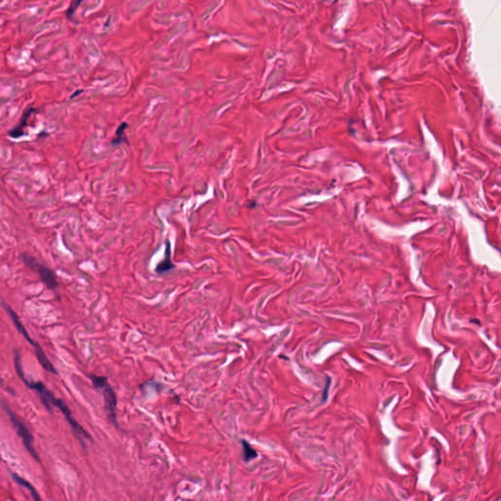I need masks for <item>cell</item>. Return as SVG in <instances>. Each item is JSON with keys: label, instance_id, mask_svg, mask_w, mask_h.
I'll use <instances>...</instances> for the list:
<instances>
[{"label": "cell", "instance_id": "cell-10", "mask_svg": "<svg viewBox=\"0 0 501 501\" xmlns=\"http://www.w3.org/2000/svg\"><path fill=\"white\" fill-rule=\"evenodd\" d=\"M127 128H128V124L125 123V122H123V123H121L119 125L116 133V137L113 139V144H118L119 142H121V137L123 136L124 130L127 129Z\"/></svg>", "mask_w": 501, "mask_h": 501}, {"label": "cell", "instance_id": "cell-8", "mask_svg": "<svg viewBox=\"0 0 501 501\" xmlns=\"http://www.w3.org/2000/svg\"><path fill=\"white\" fill-rule=\"evenodd\" d=\"M11 475H12V477H13V480H14L18 484H20V485H22V486L26 487V488L31 492L32 497L34 498V500H35V501H41V498H40L39 493L38 492V490L35 488V486H34L32 483H30V482H29L28 481H26L24 478H21L19 475L15 474V473H11Z\"/></svg>", "mask_w": 501, "mask_h": 501}, {"label": "cell", "instance_id": "cell-9", "mask_svg": "<svg viewBox=\"0 0 501 501\" xmlns=\"http://www.w3.org/2000/svg\"><path fill=\"white\" fill-rule=\"evenodd\" d=\"M241 443H242L243 451H244V460L246 462H249V461L258 457V453H257L256 449L250 446V444L248 442H246L245 440H242Z\"/></svg>", "mask_w": 501, "mask_h": 501}, {"label": "cell", "instance_id": "cell-6", "mask_svg": "<svg viewBox=\"0 0 501 501\" xmlns=\"http://www.w3.org/2000/svg\"><path fill=\"white\" fill-rule=\"evenodd\" d=\"M35 111H36V110H35L34 108H32V109H29V110L25 113V115L23 116V118H22L21 122L19 123L18 127H16L14 130H12V131H10V132H9V136H10V137H12V138H15V139H16V138H19V137H21V136H23V135H24V129L27 127L28 119H29V117L31 116V115H32Z\"/></svg>", "mask_w": 501, "mask_h": 501}, {"label": "cell", "instance_id": "cell-2", "mask_svg": "<svg viewBox=\"0 0 501 501\" xmlns=\"http://www.w3.org/2000/svg\"><path fill=\"white\" fill-rule=\"evenodd\" d=\"M21 260L28 269L39 274L40 280L49 290H55L58 288L59 283L57 276L51 269L40 264L37 259L28 254H22Z\"/></svg>", "mask_w": 501, "mask_h": 501}, {"label": "cell", "instance_id": "cell-1", "mask_svg": "<svg viewBox=\"0 0 501 501\" xmlns=\"http://www.w3.org/2000/svg\"><path fill=\"white\" fill-rule=\"evenodd\" d=\"M89 378L92 382L93 387L100 391L104 398L105 409L107 411V415L111 423L115 426H117L116 421V396L114 389L108 383V378L104 376H98L95 374H90Z\"/></svg>", "mask_w": 501, "mask_h": 501}, {"label": "cell", "instance_id": "cell-3", "mask_svg": "<svg viewBox=\"0 0 501 501\" xmlns=\"http://www.w3.org/2000/svg\"><path fill=\"white\" fill-rule=\"evenodd\" d=\"M2 405L6 411V413L8 414L11 422H12V425L13 427L15 428V431L16 433L18 434V436L22 439L23 441V443L26 447V449L30 452V454L37 460V461H39V457L34 447V437L31 433V431L29 430V428L26 426V424L10 409V407L2 403Z\"/></svg>", "mask_w": 501, "mask_h": 501}, {"label": "cell", "instance_id": "cell-4", "mask_svg": "<svg viewBox=\"0 0 501 501\" xmlns=\"http://www.w3.org/2000/svg\"><path fill=\"white\" fill-rule=\"evenodd\" d=\"M1 304H2V307H3V308L5 309V311H6V312L9 314V316L11 317V319H12V321H13V323H14V325H15L16 329L18 330V332H19V333H20V334H21V335H22V336H23V337H24V338H25V339H26V340H27V341H28V342H29V343H30V344L35 347V348H37V347H40V346H39V344H38L37 342H35V341L32 339V337L30 336V334H29V332L27 331L26 327L22 324V322H21V320H20L19 316H18V315H17V313L12 309V308H11L8 304H6L5 302H3V301L1 302Z\"/></svg>", "mask_w": 501, "mask_h": 501}, {"label": "cell", "instance_id": "cell-7", "mask_svg": "<svg viewBox=\"0 0 501 501\" xmlns=\"http://www.w3.org/2000/svg\"><path fill=\"white\" fill-rule=\"evenodd\" d=\"M36 349V355H37V358L39 362V364L42 366L43 369H45L47 372H50L52 374H58L56 368L54 367V365L52 364V362L48 359V357L46 356V354L44 353V351L42 350V348L40 347L35 348Z\"/></svg>", "mask_w": 501, "mask_h": 501}, {"label": "cell", "instance_id": "cell-5", "mask_svg": "<svg viewBox=\"0 0 501 501\" xmlns=\"http://www.w3.org/2000/svg\"><path fill=\"white\" fill-rule=\"evenodd\" d=\"M175 266L173 264L171 259V244L169 242L166 243V252H165V258L160 262V264L156 268V272L158 274H164L166 272H169L173 269H174Z\"/></svg>", "mask_w": 501, "mask_h": 501}, {"label": "cell", "instance_id": "cell-11", "mask_svg": "<svg viewBox=\"0 0 501 501\" xmlns=\"http://www.w3.org/2000/svg\"><path fill=\"white\" fill-rule=\"evenodd\" d=\"M81 2H82V1H73V2L71 3V5H70V7H69V9H68V16H69V18H73L74 14H75V12H76V10H77V8L81 4Z\"/></svg>", "mask_w": 501, "mask_h": 501}]
</instances>
